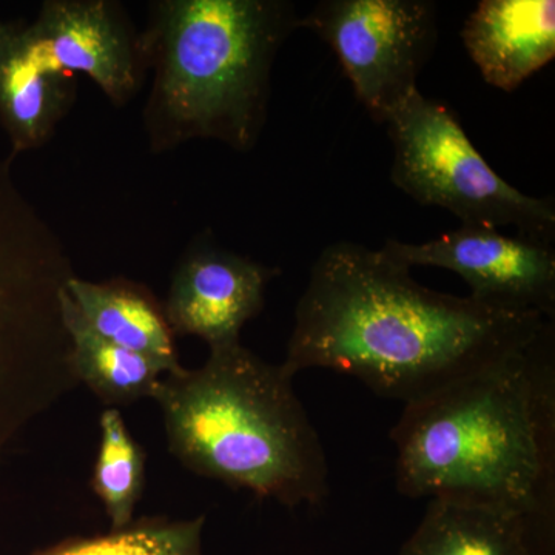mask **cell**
Returning <instances> with one entry per match:
<instances>
[{
  "instance_id": "30bf717a",
  "label": "cell",
  "mask_w": 555,
  "mask_h": 555,
  "mask_svg": "<svg viewBox=\"0 0 555 555\" xmlns=\"http://www.w3.org/2000/svg\"><path fill=\"white\" fill-rule=\"evenodd\" d=\"M280 268L215 244L193 247L179 261L164 302L175 337H198L208 349L241 343V332L266 306Z\"/></svg>"
},
{
  "instance_id": "4fadbf2b",
  "label": "cell",
  "mask_w": 555,
  "mask_h": 555,
  "mask_svg": "<svg viewBox=\"0 0 555 555\" xmlns=\"http://www.w3.org/2000/svg\"><path fill=\"white\" fill-rule=\"evenodd\" d=\"M67 291L80 320L98 337L158 361L169 374L182 367L164 302L147 286L129 278L94 283L76 275Z\"/></svg>"
},
{
  "instance_id": "e0dca14e",
  "label": "cell",
  "mask_w": 555,
  "mask_h": 555,
  "mask_svg": "<svg viewBox=\"0 0 555 555\" xmlns=\"http://www.w3.org/2000/svg\"><path fill=\"white\" fill-rule=\"evenodd\" d=\"M206 517L169 520L145 517L107 534L72 537L31 555H204Z\"/></svg>"
},
{
  "instance_id": "ba28073f",
  "label": "cell",
  "mask_w": 555,
  "mask_h": 555,
  "mask_svg": "<svg viewBox=\"0 0 555 555\" xmlns=\"http://www.w3.org/2000/svg\"><path fill=\"white\" fill-rule=\"evenodd\" d=\"M382 250L406 268L447 269L478 305L517 315H555L554 244L462 225L422 244L387 240Z\"/></svg>"
},
{
  "instance_id": "9c48e42d",
  "label": "cell",
  "mask_w": 555,
  "mask_h": 555,
  "mask_svg": "<svg viewBox=\"0 0 555 555\" xmlns=\"http://www.w3.org/2000/svg\"><path fill=\"white\" fill-rule=\"evenodd\" d=\"M25 30L47 68L82 73L115 107L144 86L149 69L139 31L119 2L46 0Z\"/></svg>"
},
{
  "instance_id": "7c38bea8",
  "label": "cell",
  "mask_w": 555,
  "mask_h": 555,
  "mask_svg": "<svg viewBox=\"0 0 555 555\" xmlns=\"http://www.w3.org/2000/svg\"><path fill=\"white\" fill-rule=\"evenodd\" d=\"M25 27L24 21L0 25V126L9 137L11 160L43 147L78 94L73 75L39 60Z\"/></svg>"
},
{
  "instance_id": "ac0fdd59",
  "label": "cell",
  "mask_w": 555,
  "mask_h": 555,
  "mask_svg": "<svg viewBox=\"0 0 555 555\" xmlns=\"http://www.w3.org/2000/svg\"><path fill=\"white\" fill-rule=\"evenodd\" d=\"M2 22H3V21H2V20H0V25H2Z\"/></svg>"
},
{
  "instance_id": "8fae6325",
  "label": "cell",
  "mask_w": 555,
  "mask_h": 555,
  "mask_svg": "<svg viewBox=\"0 0 555 555\" xmlns=\"http://www.w3.org/2000/svg\"><path fill=\"white\" fill-rule=\"evenodd\" d=\"M463 46L489 86L513 93L555 56L554 0H481Z\"/></svg>"
},
{
  "instance_id": "9a60e30c",
  "label": "cell",
  "mask_w": 555,
  "mask_h": 555,
  "mask_svg": "<svg viewBox=\"0 0 555 555\" xmlns=\"http://www.w3.org/2000/svg\"><path fill=\"white\" fill-rule=\"evenodd\" d=\"M62 308L72 339L73 369L79 383L90 387L107 408L119 409L141 398H153L169 369L93 334L80 320L68 291Z\"/></svg>"
},
{
  "instance_id": "7a4b0ae2",
  "label": "cell",
  "mask_w": 555,
  "mask_h": 555,
  "mask_svg": "<svg viewBox=\"0 0 555 555\" xmlns=\"http://www.w3.org/2000/svg\"><path fill=\"white\" fill-rule=\"evenodd\" d=\"M409 499L520 518L534 555L555 554V328L406 404L390 430Z\"/></svg>"
},
{
  "instance_id": "52a82bcc",
  "label": "cell",
  "mask_w": 555,
  "mask_h": 555,
  "mask_svg": "<svg viewBox=\"0 0 555 555\" xmlns=\"http://www.w3.org/2000/svg\"><path fill=\"white\" fill-rule=\"evenodd\" d=\"M298 28L334 50L358 100L386 124L418 91L437 46V7L430 0H321Z\"/></svg>"
},
{
  "instance_id": "3957f363",
  "label": "cell",
  "mask_w": 555,
  "mask_h": 555,
  "mask_svg": "<svg viewBox=\"0 0 555 555\" xmlns=\"http://www.w3.org/2000/svg\"><path fill=\"white\" fill-rule=\"evenodd\" d=\"M298 20L287 0L150 2L139 31L153 72L142 112L150 152L195 139L251 152L268 122L278 51Z\"/></svg>"
},
{
  "instance_id": "5bb4252c",
  "label": "cell",
  "mask_w": 555,
  "mask_h": 555,
  "mask_svg": "<svg viewBox=\"0 0 555 555\" xmlns=\"http://www.w3.org/2000/svg\"><path fill=\"white\" fill-rule=\"evenodd\" d=\"M398 555H534L524 521L506 511L430 499Z\"/></svg>"
},
{
  "instance_id": "6da1fadb",
  "label": "cell",
  "mask_w": 555,
  "mask_h": 555,
  "mask_svg": "<svg viewBox=\"0 0 555 555\" xmlns=\"http://www.w3.org/2000/svg\"><path fill=\"white\" fill-rule=\"evenodd\" d=\"M550 320L441 294L382 248L338 241L313 264L281 366L294 378L331 369L406 406L525 346Z\"/></svg>"
},
{
  "instance_id": "8992f818",
  "label": "cell",
  "mask_w": 555,
  "mask_h": 555,
  "mask_svg": "<svg viewBox=\"0 0 555 555\" xmlns=\"http://www.w3.org/2000/svg\"><path fill=\"white\" fill-rule=\"evenodd\" d=\"M393 144L390 179L422 206L451 211L462 225L554 244L553 198L513 188L486 163L451 107L416 91L386 122Z\"/></svg>"
},
{
  "instance_id": "5b68a950",
  "label": "cell",
  "mask_w": 555,
  "mask_h": 555,
  "mask_svg": "<svg viewBox=\"0 0 555 555\" xmlns=\"http://www.w3.org/2000/svg\"><path fill=\"white\" fill-rule=\"evenodd\" d=\"M11 163L0 159V459L79 385L62 308L72 258Z\"/></svg>"
},
{
  "instance_id": "2e32d148",
  "label": "cell",
  "mask_w": 555,
  "mask_h": 555,
  "mask_svg": "<svg viewBox=\"0 0 555 555\" xmlns=\"http://www.w3.org/2000/svg\"><path fill=\"white\" fill-rule=\"evenodd\" d=\"M100 427L91 489L107 513L109 529H122L133 524L144 492L145 451L131 436L119 409L105 408Z\"/></svg>"
},
{
  "instance_id": "277c9868",
  "label": "cell",
  "mask_w": 555,
  "mask_h": 555,
  "mask_svg": "<svg viewBox=\"0 0 555 555\" xmlns=\"http://www.w3.org/2000/svg\"><path fill=\"white\" fill-rule=\"evenodd\" d=\"M208 350L203 366L167 374L153 393L171 455L196 476L283 506L326 502V451L294 377L241 343Z\"/></svg>"
}]
</instances>
